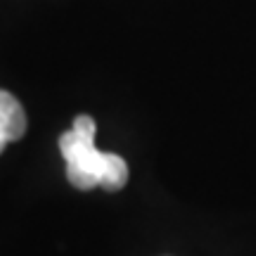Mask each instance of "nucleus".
<instances>
[{
    "instance_id": "obj_1",
    "label": "nucleus",
    "mask_w": 256,
    "mask_h": 256,
    "mask_svg": "<svg viewBox=\"0 0 256 256\" xmlns=\"http://www.w3.org/2000/svg\"><path fill=\"white\" fill-rule=\"evenodd\" d=\"M95 119L88 114L76 116L74 126L60 138V152L66 164V180L76 190H95L102 188L107 192H119L128 183L126 159L112 152H100L95 145Z\"/></svg>"
},
{
    "instance_id": "obj_2",
    "label": "nucleus",
    "mask_w": 256,
    "mask_h": 256,
    "mask_svg": "<svg viewBox=\"0 0 256 256\" xmlns=\"http://www.w3.org/2000/svg\"><path fill=\"white\" fill-rule=\"evenodd\" d=\"M26 112L12 92L0 88V154L10 142H17L26 133Z\"/></svg>"
}]
</instances>
